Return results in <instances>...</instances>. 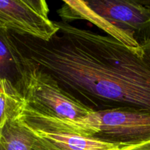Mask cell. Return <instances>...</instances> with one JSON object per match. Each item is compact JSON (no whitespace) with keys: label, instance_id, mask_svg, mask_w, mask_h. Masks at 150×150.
Returning a JSON list of instances; mask_svg holds the SVG:
<instances>
[{"label":"cell","instance_id":"obj_1","mask_svg":"<svg viewBox=\"0 0 150 150\" xmlns=\"http://www.w3.org/2000/svg\"><path fill=\"white\" fill-rule=\"evenodd\" d=\"M56 23L58 32L48 41L10 32L22 61L49 73L94 111H150V44L139 54L109 35Z\"/></svg>","mask_w":150,"mask_h":150},{"label":"cell","instance_id":"obj_2","mask_svg":"<svg viewBox=\"0 0 150 150\" xmlns=\"http://www.w3.org/2000/svg\"><path fill=\"white\" fill-rule=\"evenodd\" d=\"M57 13L67 23L89 21L139 54L150 44V1H64Z\"/></svg>","mask_w":150,"mask_h":150},{"label":"cell","instance_id":"obj_3","mask_svg":"<svg viewBox=\"0 0 150 150\" xmlns=\"http://www.w3.org/2000/svg\"><path fill=\"white\" fill-rule=\"evenodd\" d=\"M21 62L23 68L16 87L25 100L26 109L45 117L70 120H83L95 112L64 90L49 73Z\"/></svg>","mask_w":150,"mask_h":150},{"label":"cell","instance_id":"obj_4","mask_svg":"<svg viewBox=\"0 0 150 150\" xmlns=\"http://www.w3.org/2000/svg\"><path fill=\"white\" fill-rule=\"evenodd\" d=\"M90 119L94 139L125 146L150 142V111L114 108L95 111Z\"/></svg>","mask_w":150,"mask_h":150},{"label":"cell","instance_id":"obj_5","mask_svg":"<svg viewBox=\"0 0 150 150\" xmlns=\"http://www.w3.org/2000/svg\"><path fill=\"white\" fill-rule=\"evenodd\" d=\"M0 29L48 41L59 27L44 0H0Z\"/></svg>","mask_w":150,"mask_h":150},{"label":"cell","instance_id":"obj_6","mask_svg":"<svg viewBox=\"0 0 150 150\" xmlns=\"http://www.w3.org/2000/svg\"><path fill=\"white\" fill-rule=\"evenodd\" d=\"M34 131L38 136L51 141L62 150H126L134 146L116 144L79 135Z\"/></svg>","mask_w":150,"mask_h":150},{"label":"cell","instance_id":"obj_7","mask_svg":"<svg viewBox=\"0 0 150 150\" xmlns=\"http://www.w3.org/2000/svg\"><path fill=\"white\" fill-rule=\"evenodd\" d=\"M26 107L25 100L15 85L0 78V135L8 122L21 117Z\"/></svg>","mask_w":150,"mask_h":150},{"label":"cell","instance_id":"obj_8","mask_svg":"<svg viewBox=\"0 0 150 150\" xmlns=\"http://www.w3.org/2000/svg\"><path fill=\"white\" fill-rule=\"evenodd\" d=\"M22 68L21 59L11 33L0 29V78L7 79L16 86Z\"/></svg>","mask_w":150,"mask_h":150},{"label":"cell","instance_id":"obj_9","mask_svg":"<svg viewBox=\"0 0 150 150\" xmlns=\"http://www.w3.org/2000/svg\"><path fill=\"white\" fill-rule=\"evenodd\" d=\"M36 134L21 117L8 122L0 135V150H31Z\"/></svg>","mask_w":150,"mask_h":150},{"label":"cell","instance_id":"obj_10","mask_svg":"<svg viewBox=\"0 0 150 150\" xmlns=\"http://www.w3.org/2000/svg\"><path fill=\"white\" fill-rule=\"evenodd\" d=\"M35 134L36 137L31 150H62L52 143L51 141L38 136L36 133Z\"/></svg>","mask_w":150,"mask_h":150},{"label":"cell","instance_id":"obj_11","mask_svg":"<svg viewBox=\"0 0 150 150\" xmlns=\"http://www.w3.org/2000/svg\"><path fill=\"white\" fill-rule=\"evenodd\" d=\"M126 150H150V142L138 146H132Z\"/></svg>","mask_w":150,"mask_h":150}]
</instances>
